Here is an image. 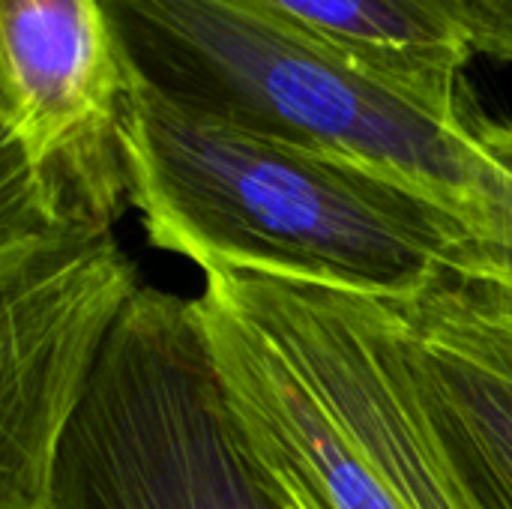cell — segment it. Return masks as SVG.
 I'll return each instance as SVG.
<instances>
[{"instance_id": "5b68a950", "label": "cell", "mask_w": 512, "mask_h": 509, "mask_svg": "<svg viewBox=\"0 0 512 509\" xmlns=\"http://www.w3.org/2000/svg\"><path fill=\"white\" fill-rule=\"evenodd\" d=\"M138 273L114 225L0 183V509H45L63 435Z\"/></svg>"}, {"instance_id": "9c48e42d", "label": "cell", "mask_w": 512, "mask_h": 509, "mask_svg": "<svg viewBox=\"0 0 512 509\" xmlns=\"http://www.w3.org/2000/svg\"><path fill=\"white\" fill-rule=\"evenodd\" d=\"M462 117L486 159L483 216L468 243L462 282L480 285L512 306V123L489 117L471 87L462 99Z\"/></svg>"}, {"instance_id": "8992f818", "label": "cell", "mask_w": 512, "mask_h": 509, "mask_svg": "<svg viewBox=\"0 0 512 509\" xmlns=\"http://www.w3.org/2000/svg\"><path fill=\"white\" fill-rule=\"evenodd\" d=\"M126 93L102 0H0V180L117 225Z\"/></svg>"}, {"instance_id": "30bf717a", "label": "cell", "mask_w": 512, "mask_h": 509, "mask_svg": "<svg viewBox=\"0 0 512 509\" xmlns=\"http://www.w3.org/2000/svg\"><path fill=\"white\" fill-rule=\"evenodd\" d=\"M474 54L512 63V0H453Z\"/></svg>"}, {"instance_id": "6da1fadb", "label": "cell", "mask_w": 512, "mask_h": 509, "mask_svg": "<svg viewBox=\"0 0 512 509\" xmlns=\"http://www.w3.org/2000/svg\"><path fill=\"white\" fill-rule=\"evenodd\" d=\"M198 306L285 509H504L441 429L396 303L216 267Z\"/></svg>"}, {"instance_id": "277c9868", "label": "cell", "mask_w": 512, "mask_h": 509, "mask_svg": "<svg viewBox=\"0 0 512 509\" xmlns=\"http://www.w3.org/2000/svg\"><path fill=\"white\" fill-rule=\"evenodd\" d=\"M45 509H285L216 366L198 297L141 285L63 435Z\"/></svg>"}, {"instance_id": "ba28073f", "label": "cell", "mask_w": 512, "mask_h": 509, "mask_svg": "<svg viewBox=\"0 0 512 509\" xmlns=\"http://www.w3.org/2000/svg\"><path fill=\"white\" fill-rule=\"evenodd\" d=\"M459 120L471 39L453 0H249Z\"/></svg>"}, {"instance_id": "3957f363", "label": "cell", "mask_w": 512, "mask_h": 509, "mask_svg": "<svg viewBox=\"0 0 512 509\" xmlns=\"http://www.w3.org/2000/svg\"><path fill=\"white\" fill-rule=\"evenodd\" d=\"M102 12L129 87L189 117L372 168L477 231L486 159L465 117L432 111L249 0H102Z\"/></svg>"}, {"instance_id": "7a4b0ae2", "label": "cell", "mask_w": 512, "mask_h": 509, "mask_svg": "<svg viewBox=\"0 0 512 509\" xmlns=\"http://www.w3.org/2000/svg\"><path fill=\"white\" fill-rule=\"evenodd\" d=\"M123 147L147 240L201 273H267L396 306L462 279L471 231L357 162L189 117L138 87Z\"/></svg>"}, {"instance_id": "52a82bcc", "label": "cell", "mask_w": 512, "mask_h": 509, "mask_svg": "<svg viewBox=\"0 0 512 509\" xmlns=\"http://www.w3.org/2000/svg\"><path fill=\"white\" fill-rule=\"evenodd\" d=\"M399 309L441 429L498 504L512 509V306L450 279Z\"/></svg>"}]
</instances>
